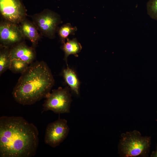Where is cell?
Wrapping results in <instances>:
<instances>
[{"label":"cell","mask_w":157,"mask_h":157,"mask_svg":"<svg viewBox=\"0 0 157 157\" xmlns=\"http://www.w3.org/2000/svg\"><path fill=\"white\" fill-rule=\"evenodd\" d=\"M37 127L20 116L0 117V157H30L36 154Z\"/></svg>","instance_id":"cell-1"},{"label":"cell","mask_w":157,"mask_h":157,"mask_svg":"<svg viewBox=\"0 0 157 157\" xmlns=\"http://www.w3.org/2000/svg\"><path fill=\"white\" fill-rule=\"evenodd\" d=\"M54 80L44 61L30 64L19 78L12 94L15 101L23 105H31L45 98L50 92Z\"/></svg>","instance_id":"cell-2"},{"label":"cell","mask_w":157,"mask_h":157,"mask_svg":"<svg viewBox=\"0 0 157 157\" xmlns=\"http://www.w3.org/2000/svg\"><path fill=\"white\" fill-rule=\"evenodd\" d=\"M119 144L120 152L124 157L148 156L151 144V137L141 136L135 130L121 134Z\"/></svg>","instance_id":"cell-3"},{"label":"cell","mask_w":157,"mask_h":157,"mask_svg":"<svg viewBox=\"0 0 157 157\" xmlns=\"http://www.w3.org/2000/svg\"><path fill=\"white\" fill-rule=\"evenodd\" d=\"M45 98L42 113L49 110L58 114L70 112L72 100L68 86L52 90Z\"/></svg>","instance_id":"cell-4"},{"label":"cell","mask_w":157,"mask_h":157,"mask_svg":"<svg viewBox=\"0 0 157 157\" xmlns=\"http://www.w3.org/2000/svg\"><path fill=\"white\" fill-rule=\"evenodd\" d=\"M31 17L40 35L49 39L55 38L58 26L62 22L59 15L48 9L34 14Z\"/></svg>","instance_id":"cell-5"},{"label":"cell","mask_w":157,"mask_h":157,"mask_svg":"<svg viewBox=\"0 0 157 157\" xmlns=\"http://www.w3.org/2000/svg\"><path fill=\"white\" fill-rule=\"evenodd\" d=\"M69 131L67 121L64 119L59 118L47 125L45 132L44 142L52 147H55L66 139Z\"/></svg>","instance_id":"cell-6"},{"label":"cell","mask_w":157,"mask_h":157,"mask_svg":"<svg viewBox=\"0 0 157 157\" xmlns=\"http://www.w3.org/2000/svg\"><path fill=\"white\" fill-rule=\"evenodd\" d=\"M0 12L5 20L17 24L26 18L27 15L20 0H0Z\"/></svg>","instance_id":"cell-7"},{"label":"cell","mask_w":157,"mask_h":157,"mask_svg":"<svg viewBox=\"0 0 157 157\" xmlns=\"http://www.w3.org/2000/svg\"><path fill=\"white\" fill-rule=\"evenodd\" d=\"M18 24L6 20L0 24V47L11 48L25 38Z\"/></svg>","instance_id":"cell-8"},{"label":"cell","mask_w":157,"mask_h":157,"mask_svg":"<svg viewBox=\"0 0 157 157\" xmlns=\"http://www.w3.org/2000/svg\"><path fill=\"white\" fill-rule=\"evenodd\" d=\"M36 52L34 47H29L24 41L14 46L10 50L11 60L16 59L25 61L30 64L35 59Z\"/></svg>","instance_id":"cell-9"},{"label":"cell","mask_w":157,"mask_h":157,"mask_svg":"<svg viewBox=\"0 0 157 157\" xmlns=\"http://www.w3.org/2000/svg\"><path fill=\"white\" fill-rule=\"evenodd\" d=\"M20 24V29L24 38L30 41L33 47L36 46L40 38V34L33 22L25 18Z\"/></svg>","instance_id":"cell-10"},{"label":"cell","mask_w":157,"mask_h":157,"mask_svg":"<svg viewBox=\"0 0 157 157\" xmlns=\"http://www.w3.org/2000/svg\"><path fill=\"white\" fill-rule=\"evenodd\" d=\"M62 75L65 81L72 90L76 95H79L80 82L75 71L69 68L67 65V68L63 69Z\"/></svg>","instance_id":"cell-11"},{"label":"cell","mask_w":157,"mask_h":157,"mask_svg":"<svg viewBox=\"0 0 157 157\" xmlns=\"http://www.w3.org/2000/svg\"><path fill=\"white\" fill-rule=\"evenodd\" d=\"M67 41L63 44L61 48L64 53V60L67 62V58L70 55H73L76 57L78 56L79 53L82 49L81 44L78 42L76 38L70 40L67 38Z\"/></svg>","instance_id":"cell-12"},{"label":"cell","mask_w":157,"mask_h":157,"mask_svg":"<svg viewBox=\"0 0 157 157\" xmlns=\"http://www.w3.org/2000/svg\"><path fill=\"white\" fill-rule=\"evenodd\" d=\"M0 75L9 69L11 59L10 56V48L0 47Z\"/></svg>","instance_id":"cell-13"},{"label":"cell","mask_w":157,"mask_h":157,"mask_svg":"<svg viewBox=\"0 0 157 157\" xmlns=\"http://www.w3.org/2000/svg\"><path fill=\"white\" fill-rule=\"evenodd\" d=\"M77 30L76 26H72L69 23L64 24L58 28V35L62 44L65 42V40L69 35H74Z\"/></svg>","instance_id":"cell-14"},{"label":"cell","mask_w":157,"mask_h":157,"mask_svg":"<svg viewBox=\"0 0 157 157\" xmlns=\"http://www.w3.org/2000/svg\"><path fill=\"white\" fill-rule=\"evenodd\" d=\"M29 64L22 60L14 59L11 60L9 69L15 74H22L28 67Z\"/></svg>","instance_id":"cell-15"},{"label":"cell","mask_w":157,"mask_h":157,"mask_svg":"<svg viewBox=\"0 0 157 157\" xmlns=\"http://www.w3.org/2000/svg\"><path fill=\"white\" fill-rule=\"evenodd\" d=\"M148 15L152 19L157 20V0H149L146 4Z\"/></svg>","instance_id":"cell-16"},{"label":"cell","mask_w":157,"mask_h":157,"mask_svg":"<svg viewBox=\"0 0 157 157\" xmlns=\"http://www.w3.org/2000/svg\"><path fill=\"white\" fill-rule=\"evenodd\" d=\"M151 156L153 157H157V145L156 146V150L152 152V154L151 155Z\"/></svg>","instance_id":"cell-17"}]
</instances>
